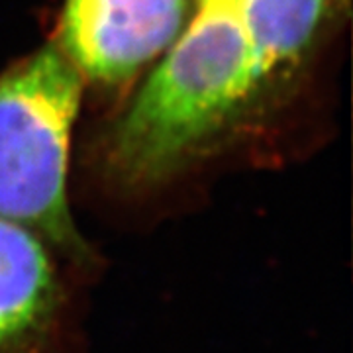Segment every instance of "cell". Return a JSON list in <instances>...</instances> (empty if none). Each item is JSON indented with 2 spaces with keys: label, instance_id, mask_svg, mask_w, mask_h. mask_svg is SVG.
<instances>
[{
  "label": "cell",
  "instance_id": "6da1fadb",
  "mask_svg": "<svg viewBox=\"0 0 353 353\" xmlns=\"http://www.w3.org/2000/svg\"><path fill=\"white\" fill-rule=\"evenodd\" d=\"M261 75L232 0H208L108 134L106 169L153 187L236 116Z\"/></svg>",
  "mask_w": 353,
  "mask_h": 353
},
{
  "label": "cell",
  "instance_id": "7a4b0ae2",
  "mask_svg": "<svg viewBox=\"0 0 353 353\" xmlns=\"http://www.w3.org/2000/svg\"><path fill=\"white\" fill-rule=\"evenodd\" d=\"M81 92L83 73L57 43L0 77V218L87 265L90 250L67 202L69 139Z\"/></svg>",
  "mask_w": 353,
  "mask_h": 353
},
{
  "label": "cell",
  "instance_id": "3957f363",
  "mask_svg": "<svg viewBox=\"0 0 353 353\" xmlns=\"http://www.w3.org/2000/svg\"><path fill=\"white\" fill-rule=\"evenodd\" d=\"M187 14V0H65L59 48L81 73L122 83L165 51Z\"/></svg>",
  "mask_w": 353,
  "mask_h": 353
},
{
  "label": "cell",
  "instance_id": "277c9868",
  "mask_svg": "<svg viewBox=\"0 0 353 353\" xmlns=\"http://www.w3.org/2000/svg\"><path fill=\"white\" fill-rule=\"evenodd\" d=\"M73 326L46 243L0 218V353H73Z\"/></svg>",
  "mask_w": 353,
  "mask_h": 353
},
{
  "label": "cell",
  "instance_id": "5b68a950",
  "mask_svg": "<svg viewBox=\"0 0 353 353\" xmlns=\"http://www.w3.org/2000/svg\"><path fill=\"white\" fill-rule=\"evenodd\" d=\"M263 79L314 39L330 0H232Z\"/></svg>",
  "mask_w": 353,
  "mask_h": 353
},
{
  "label": "cell",
  "instance_id": "8992f818",
  "mask_svg": "<svg viewBox=\"0 0 353 353\" xmlns=\"http://www.w3.org/2000/svg\"><path fill=\"white\" fill-rule=\"evenodd\" d=\"M204 2H208V0H201V4H204Z\"/></svg>",
  "mask_w": 353,
  "mask_h": 353
}]
</instances>
